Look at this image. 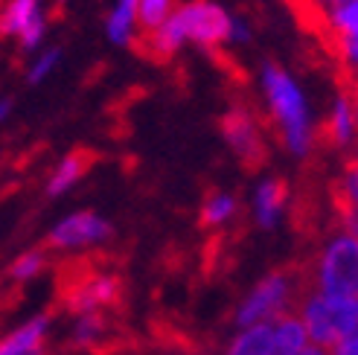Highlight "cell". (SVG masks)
Instances as JSON below:
<instances>
[{
    "instance_id": "3",
    "label": "cell",
    "mask_w": 358,
    "mask_h": 355,
    "mask_svg": "<svg viewBox=\"0 0 358 355\" xmlns=\"http://www.w3.org/2000/svg\"><path fill=\"white\" fill-rule=\"evenodd\" d=\"M315 289L327 297H358V239H332L315 262Z\"/></svg>"
},
{
    "instance_id": "22",
    "label": "cell",
    "mask_w": 358,
    "mask_h": 355,
    "mask_svg": "<svg viewBox=\"0 0 358 355\" xmlns=\"http://www.w3.org/2000/svg\"><path fill=\"white\" fill-rule=\"evenodd\" d=\"M9 108H12V105H9V102H0V119H3V117L9 114Z\"/></svg>"
},
{
    "instance_id": "8",
    "label": "cell",
    "mask_w": 358,
    "mask_h": 355,
    "mask_svg": "<svg viewBox=\"0 0 358 355\" xmlns=\"http://www.w3.org/2000/svg\"><path fill=\"white\" fill-rule=\"evenodd\" d=\"M96 161H99V152H96V149H87V146L73 149V152H70L64 161L56 166V172H52L50 184H47V192H50V195H62L70 184H76L79 178H82L87 169H91Z\"/></svg>"
},
{
    "instance_id": "13",
    "label": "cell",
    "mask_w": 358,
    "mask_h": 355,
    "mask_svg": "<svg viewBox=\"0 0 358 355\" xmlns=\"http://www.w3.org/2000/svg\"><path fill=\"white\" fill-rule=\"evenodd\" d=\"M236 210H239V201L234 198V195H227V192H210L207 198H204V204H201V212H199V227L201 230H216L224 222L234 219Z\"/></svg>"
},
{
    "instance_id": "16",
    "label": "cell",
    "mask_w": 358,
    "mask_h": 355,
    "mask_svg": "<svg viewBox=\"0 0 358 355\" xmlns=\"http://www.w3.org/2000/svg\"><path fill=\"white\" fill-rule=\"evenodd\" d=\"M175 0H134V21L140 32H157L175 15Z\"/></svg>"
},
{
    "instance_id": "10",
    "label": "cell",
    "mask_w": 358,
    "mask_h": 355,
    "mask_svg": "<svg viewBox=\"0 0 358 355\" xmlns=\"http://www.w3.org/2000/svg\"><path fill=\"white\" fill-rule=\"evenodd\" d=\"M35 0H0V35H21L38 21Z\"/></svg>"
},
{
    "instance_id": "19",
    "label": "cell",
    "mask_w": 358,
    "mask_h": 355,
    "mask_svg": "<svg viewBox=\"0 0 358 355\" xmlns=\"http://www.w3.org/2000/svg\"><path fill=\"white\" fill-rule=\"evenodd\" d=\"M56 61H59V50H50V52H44V56H41V61H38V64H35V67L29 70V79H32V82L44 79V76H47V70H50L52 64H56Z\"/></svg>"
},
{
    "instance_id": "15",
    "label": "cell",
    "mask_w": 358,
    "mask_h": 355,
    "mask_svg": "<svg viewBox=\"0 0 358 355\" xmlns=\"http://www.w3.org/2000/svg\"><path fill=\"white\" fill-rule=\"evenodd\" d=\"M227 355H274V329H271V324L248 326L239 338L230 344Z\"/></svg>"
},
{
    "instance_id": "20",
    "label": "cell",
    "mask_w": 358,
    "mask_h": 355,
    "mask_svg": "<svg viewBox=\"0 0 358 355\" xmlns=\"http://www.w3.org/2000/svg\"><path fill=\"white\" fill-rule=\"evenodd\" d=\"M335 355H358V332H352L350 338H344L335 347Z\"/></svg>"
},
{
    "instance_id": "1",
    "label": "cell",
    "mask_w": 358,
    "mask_h": 355,
    "mask_svg": "<svg viewBox=\"0 0 358 355\" xmlns=\"http://www.w3.org/2000/svg\"><path fill=\"white\" fill-rule=\"evenodd\" d=\"M114 259L105 254H87L59 265L56 271V306L73 314L120 312L125 282L114 268Z\"/></svg>"
},
{
    "instance_id": "6",
    "label": "cell",
    "mask_w": 358,
    "mask_h": 355,
    "mask_svg": "<svg viewBox=\"0 0 358 355\" xmlns=\"http://www.w3.org/2000/svg\"><path fill=\"white\" fill-rule=\"evenodd\" d=\"M111 239V224L102 222L94 212H76V216L64 219L44 242V251L56 247V251H64V247H85L94 242H105Z\"/></svg>"
},
{
    "instance_id": "9",
    "label": "cell",
    "mask_w": 358,
    "mask_h": 355,
    "mask_svg": "<svg viewBox=\"0 0 358 355\" xmlns=\"http://www.w3.org/2000/svg\"><path fill=\"white\" fill-rule=\"evenodd\" d=\"M274 329V355H300L309 347V332L303 326L300 314L285 312L271 324Z\"/></svg>"
},
{
    "instance_id": "5",
    "label": "cell",
    "mask_w": 358,
    "mask_h": 355,
    "mask_svg": "<svg viewBox=\"0 0 358 355\" xmlns=\"http://www.w3.org/2000/svg\"><path fill=\"white\" fill-rule=\"evenodd\" d=\"M175 15L184 27L187 38L199 41L204 50H216L222 41H227L234 35V24H230L224 9L210 3V0H192V3L181 6Z\"/></svg>"
},
{
    "instance_id": "7",
    "label": "cell",
    "mask_w": 358,
    "mask_h": 355,
    "mask_svg": "<svg viewBox=\"0 0 358 355\" xmlns=\"http://www.w3.org/2000/svg\"><path fill=\"white\" fill-rule=\"evenodd\" d=\"M47 324L50 314H41L27 326L6 335L0 341V355H47Z\"/></svg>"
},
{
    "instance_id": "23",
    "label": "cell",
    "mask_w": 358,
    "mask_h": 355,
    "mask_svg": "<svg viewBox=\"0 0 358 355\" xmlns=\"http://www.w3.org/2000/svg\"><path fill=\"white\" fill-rule=\"evenodd\" d=\"M169 352H172V349H169ZM172 355H189V352H172Z\"/></svg>"
},
{
    "instance_id": "24",
    "label": "cell",
    "mask_w": 358,
    "mask_h": 355,
    "mask_svg": "<svg viewBox=\"0 0 358 355\" xmlns=\"http://www.w3.org/2000/svg\"><path fill=\"white\" fill-rule=\"evenodd\" d=\"M352 236H355V239H358V230H355V233H352Z\"/></svg>"
},
{
    "instance_id": "14",
    "label": "cell",
    "mask_w": 358,
    "mask_h": 355,
    "mask_svg": "<svg viewBox=\"0 0 358 355\" xmlns=\"http://www.w3.org/2000/svg\"><path fill=\"white\" fill-rule=\"evenodd\" d=\"M327 309L332 329L338 335V344L350 338L352 332H358V297H327Z\"/></svg>"
},
{
    "instance_id": "11",
    "label": "cell",
    "mask_w": 358,
    "mask_h": 355,
    "mask_svg": "<svg viewBox=\"0 0 358 355\" xmlns=\"http://www.w3.org/2000/svg\"><path fill=\"white\" fill-rule=\"evenodd\" d=\"M289 184L282 181V178H271V181H265L257 192V219L262 227H274V222L280 219V212L289 201Z\"/></svg>"
},
{
    "instance_id": "17",
    "label": "cell",
    "mask_w": 358,
    "mask_h": 355,
    "mask_svg": "<svg viewBox=\"0 0 358 355\" xmlns=\"http://www.w3.org/2000/svg\"><path fill=\"white\" fill-rule=\"evenodd\" d=\"M131 24H134V0H120L114 15L108 17V35L117 44L129 41L131 38Z\"/></svg>"
},
{
    "instance_id": "4",
    "label": "cell",
    "mask_w": 358,
    "mask_h": 355,
    "mask_svg": "<svg viewBox=\"0 0 358 355\" xmlns=\"http://www.w3.org/2000/svg\"><path fill=\"white\" fill-rule=\"evenodd\" d=\"M219 126H222V134L230 143V149L236 152V157L248 172H257L268 161V146H265V137H262L257 108H250L248 102H236L234 108H227L222 114Z\"/></svg>"
},
{
    "instance_id": "2",
    "label": "cell",
    "mask_w": 358,
    "mask_h": 355,
    "mask_svg": "<svg viewBox=\"0 0 358 355\" xmlns=\"http://www.w3.org/2000/svg\"><path fill=\"white\" fill-rule=\"evenodd\" d=\"M262 85H265V96H268V105H271V117L280 129L282 143L294 154H309L312 149L309 114L294 79L274 61H268L262 67Z\"/></svg>"
},
{
    "instance_id": "18",
    "label": "cell",
    "mask_w": 358,
    "mask_h": 355,
    "mask_svg": "<svg viewBox=\"0 0 358 355\" xmlns=\"http://www.w3.org/2000/svg\"><path fill=\"white\" fill-rule=\"evenodd\" d=\"M44 262H47V254H44V247L41 251H32V254H24V256H17L12 262V268H9V280L15 282H24L29 277H35L41 268H44Z\"/></svg>"
},
{
    "instance_id": "12",
    "label": "cell",
    "mask_w": 358,
    "mask_h": 355,
    "mask_svg": "<svg viewBox=\"0 0 358 355\" xmlns=\"http://www.w3.org/2000/svg\"><path fill=\"white\" fill-rule=\"evenodd\" d=\"M320 137H324L327 146H347L355 134V117H352V108L344 96H338L335 102V111L332 117L324 122V129H320Z\"/></svg>"
},
{
    "instance_id": "21",
    "label": "cell",
    "mask_w": 358,
    "mask_h": 355,
    "mask_svg": "<svg viewBox=\"0 0 358 355\" xmlns=\"http://www.w3.org/2000/svg\"><path fill=\"white\" fill-rule=\"evenodd\" d=\"M300 355H327V349H320V347H315V344H312V347H306V349H303Z\"/></svg>"
}]
</instances>
